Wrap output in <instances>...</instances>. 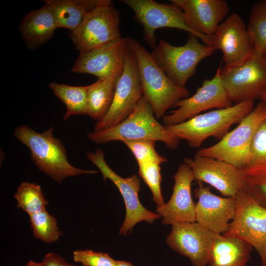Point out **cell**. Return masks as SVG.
Instances as JSON below:
<instances>
[{
    "mask_svg": "<svg viewBox=\"0 0 266 266\" xmlns=\"http://www.w3.org/2000/svg\"><path fill=\"white\" fill-rule=\"evenodd\" d=\"M221 74L223 85L233 103L261 100L266 92V56L255 48L244 62L224 67Z\"/></svg>",
    "mask_w": 266,
    "mask_h": 266,
    "instance_id": "obj_7",
    "label": "cell"
},
{
    "mask_svg": "<svg viewBox=\"0 0 266 266\" xmlns=\"http://www.w3.org/2000/svg\"><path fill=\"white\" fill-rule=\"evenodd\" d=\"M184 163L191 168L195 181L208 184L224 197H235L245 188L243 169L230 163L197 154L184 159Z\"/></svg>",
    "mask_w": 266,
    "mask_h": 266,
    "instance_id": "obj_13",
    "label": "cell"
},
{
    "mask_svg": "<svg viewBox=\"0 0 266 266\" xmlns=\"http://www.w3.org/2000/svg\"><path fill=\"white\" fill-rule=\"evenodd\" d=\"M86 157L99 169L103 180H111L122 196L125 204L126 215L119 231L120 234L126 235L140 222L152 223L161 218L157 213L147 209L139 201L138 193L140 190V181L136 175L127 178L118 175L106 163L104 152L100 148L97 149L93 152H88Z\"/></svg>",
    "mask_w": 266,
    "mask_h": 266,
    "instance_id": "obj_11",
    "label": "cell"
},
{
    "mask_svg": "<svg viewBox=\"0 0 266 266\" xmlns=\"http://www.w3.org/2000/svg\"><path fill=\"white\" fill-rule=\"evenodd\" d=\"M33 234L35 238L46 243L58 240L62 235L57 220L46 210L29 215Z\"/></svg>",
    "mask_w": 266,
    "mask_h": 266,
    "instance_id": "obj_29",
    "label": "cell"
},
{
    "mask_svg": "<svg viewBox=\"0 0 266 266\" xmlns=\"http://www.w3.org/2000/svg\"><path fill=\"white\" fill-rule=\"evenodd\" d=\"M87 137L97 144L112 141L151 139L161 141L171 150L178 148L180 140L157 120L151 105L143 98L123 122L105 130L89 132Z\"/></svg>",
    "mask_w": 266,
    "mask_h": 266,
    "instance_id": "obj_3",
    "label": "cell"
},
{
    "mask_svg": "<svg viewBox=\"0 0 266 266\" xmlns=\"http://www.w3.org/2000/svg\"><path fill=\"white\" fill-rule=\"evenodd\" d=\"M53 131L50 127L38 133L26 125H21L15 129L14 135L29 148L32 159L38 169L57 182L61 183L68 177L98 172L72 166L67 161L64 145L54 136Z\"/></svg>",
    "mask_w": 266,
    "mask_h": 266,
    "instance_id": "obj_1",
    "label": "cell"
},
{
    "mask_svg": "<svg viewBox=\"0 0 266 266\" xmlns=\"http://www.w3.org/2000/svg\"><path fill=\"white\" fill-rule=\"evenodd\" d=\"M27 13L19 27L27 47L34 50L49 40L58 28L54 13L48 3Z\"/></svg>",
    "mask_w": 266,
    "mask_h": 266,
    "instance_id": "obj_21",
    "label": "cell"
},
{
    "mask_svg": "<svg viewBox=\"0 0 266 266\" xmlns=\"http://www.w3.org/2000/svg\"><path fill=\"white\" fill-rule=\"evenodd\" d=\"M194 190L196 204L195 221L207 230L219 234L227 230L233 219L236 207L235 197H220L213 194L209 187L197 182Z\"/></svg>",
    "mask_w": 266,
    "mask_h": 266,
    "instance_id": "obj_19",
    "label": "cell"
},
{
    "mask_svg": "<svg viewBox=\"0 0 266 266\" xmlns=\"http://www.w3.org/2000/svg\"><path fill=\"white\" fill-rule=\"evenodd\" d=\"M247 30L254 48L266 56V0L253 6Z\"/></svg>",
    "mask_w": 266,
    "mask_h": 266,
    "instance_id": "obj_28",
    "label": "cell"
},
{
    "mask_svg": "<svg viewBox=\"0 0 266 266\" xmlns=\"http://www.w3.org/2000/svg\"><path fill=\"white\" fill-rule=\"evenodd\" d=\"M142 98L136 59L129 49L123 71L116 84L111 105L105 115L97 121L94 131L105 130L123 122L133 112Z\"/></svg>",
    "mask_w": 266,
    "mask_h": 266,
    "instance_id": "obj_10",
    "label": "cell"
},
{
    "mask_svg": "<svg viewBox=\"0 0 266 266\" xmlns=\"http://www.w3.org/2000/svg\"><path fill=\"white\" fill-rule=\"evenodd\" d=\"M173 178L174 183L169 200L156 209L162 218L163 224L196 222V204L191 194V185L195 179L191 168L184 163L179 166Z\"/></svg>",
    "mask_w": 266,
    "mask_h": 266,
    "instance_id": "obj_20",
    "label": "cell"
},
{
    "mask_svg": "<svg viewBox=\"0 0 266 266\" xmlns=\"http://www.w3.org/2000/svg\"><path fill=\"white\" fill-rule=\"evenodd\" d=\"M116 266H134L131 263L124 261L116 260Z\"/></svg>",
    "mask_w": 266,
    "mask_h": 266,
    "instance_id": "obj_35",
    "label": "cell"
},
{
    "mask_svg": "<svg viewBox=\"0 0 266 266\" xmlns=\"http://www.w3.org/2000/svg\"><path fill=\"white\" fill-rule=\"evenodd\" d=\"M107 0H46L52 7L58 28L74 31L86 15Z\"/></svg>",
    "mask_w": 266,
    "mask_h": 266,
    "instance_id": "obj_23",
    "label": "cell"
},
{
    "mask_svg": "<svg viewBox=\"0 0 266 266\" xmlns=\"http://www.w3.org/2000/svg\"><path fill=\"white\" fill-rule=\"evenodd\" d=\"M138 165V174L151 191L157 208L163 206L165 202L161 187L162 175L160 164L147 163L139 164Z\"/></svg>",
    "mask_w": 266,
    "mask_h": 266,
    "instance_id": "obj_30",
    "label": "cell"
},
{
    "mask_svg": "<svg viewBox=\"0 0 266 266\" xmlns=\"http://www.w3.org/2000/svg\"><path fill=\"white\" fill-rule=\"evenodd\" d=\"M212 46L221 50L225 67L242 64L252 54L254 47L240 16L233 13L221 23L212 36Z\"/></svg>",
    "mask_w": 266,
    "mask_h": 266,
    "instance_id": "obj_18",
    "label": "cell"
},
{
    "mask_svg": "<svg viewBox=\"0 0 266 266\" xmlns=\"http://www.w3.org/2000/svg\"><path fill=\"white\" fill-rule=\"evenodd\" d=\"M49 87L53 94L66 105L64 121L73 115H88V85L74 86L52 82L49 84Z\"/></svg>",
    "mask_w": 266,
    "mask_h": 266,
    "instance_id": "obj_25",
    "label": "cell"
},
{
    "mask_svg": "<svg viewBox=\"0 0 266 266\" xmlns=\"http://www.w3.org/2000/svg\"><path fill=\"white\" fill-rule=\"evenodd\" d=\"M120 2L133 10L135 19L143 25L144 38L152 49L157 45L155 32L159 28L177 29L197 36L185 23L182 10L172 2L169 4L159 3L153 0H122Z\"/></svg>",
    "mask_w": 266,
    "mask_h": 266,
    "instance_id": "obj_14",
    "label": "cell"
},
{
    "mask_svg": "<svg viewBox=\"0 0 266 266\" xmlns=\"http://www.w3.org/2000/svg\"><path fill=\"white\" fill-rule=\"evenodd\" d=\"M42 262L45 266H74L66 263L63 257L53 252L46 254Z\"/></svg>",
    "mask_w": 266,
    "mask_h": 266,
    "instance_id": "obj_34",
    "label": "cell"
},
{
    "mask_svg": "<svg viewBox=\"0 0 266 266\" xmlns=\"http://www.w3.org/2000/svg\"><path fill=\"white\" fill-rule=\"evenodd\" d=\"M221 72L220 67L213 77L204 80L192 96L177 101L172 106L177 108L162 118L164 125L169 126L181 123L209 109L232 106L233 103L223 85Z\"/></svg>",
    "mask_w": 266,
    "mask_h": 266,
    "instance_id": "obj_12",
    "label": "cell"
},
{
    "mask_svg": "<svg viewBox=\"0 0 266 266\" xmlns=\"http://www.w3.org/2000/svg\"><path fill=\"white\" fill-rule=\"evenodd\" d=\"M166 237L173 251L188 258L193 266H206L212 246L219 235L196 222L171 225Z\"/></svg>",
    "mask_w": 266,
    "mask_h": 266,
    "instance_id": "obj_16",
    "label": "cell"
},
{
    "mask_svg": "<svg viewBox=\"0 0 266 266\" xmlns=\"http://www.w3.org/2000/svg\"><path fill=\"white\" fill-rule=\"evenodd\" d=\"M14 198L17 207L29 215L46 210L48 204L40 185L27 182H22L17 188Z\"/></svg>",
    "mask_w": 266,
    "mask_h": 266,
    "instance_id": "obj_27",
    "label": "cell"
},
{
    "mask_svg": "<svg viewBox=\"0 0 266 266\" xmlns=\"http://www.w3.org/2000/svg\"><path fill=\"white\" fill-rule=\"evenodd\" d=\"M119 24V11L107 0L88 12L69 37L80 53L86 52L122 37Z\"/></svg>",
    "mask_w": 266,
    "mask_h": 266,
    "instance_id": "obj_9",
    "label": "cell"
},
{
    "mask_svg": "<svg viewBox=\"0 0 266 266\" xmlns=\"http://www.w3.org/2000/svg\"><path fill=\"white\" fill-rule=\"evenodd\" d=\"M253 109L254 100H248L227 108L200 114L181 123L166 127L179 140H185L191 147L198 148L208 137L221 139L231 126L239 123Z\"/></svg>",
    "mask_w": 266,
    "mask_h": 266,
    "instance_id": "obj_4",
    "label": "cell"
},
{
    "mask_svg": "<svg viewBox=\"0 0 266 266\" xmlns=\"http://www.w3.org/2000/svg\"><path fill=\"white\" fill-rule=\"evenodd\" d=\"M236 199L234 218L222 235L247 242L258 252L262 266H266V208L254 200L245 189Z\"/></svg>",
    "mask_w": 266,
    "mask_h": 266,
    "instance_id": "obj_8",
    "label": "cell"
},
{
    "mask_svg": "<svg viewBox=\"0 0 266 266\" xmlns=\"http://www.w3.org/2000/svg\"><path fill=\"white\" fill-rule=\"evenodd\" d=\"M264 106V109L266 115V101H262Z\"/></svg>",
    "mask_w": 266,
    "mask_h": 266,
    "instance_id": "obj_37",
    "label": "cell"
},
{
    "mask_svg": "<svg viewBox=\"0 0 266 266\" xmlns=\"http://www.w3.org/2000/svg\"><path fill=\"white\" fill-rule=\"evenodd\" d=\"M156 141L151 139L126 140L124 142L133 154L138 164L157 163L162 164L167 161L166 158L156 150Z\"/></svg>",
    "mask_w": 266,
    "mask_h": 266,
    "instance_id": "obj_31",
    "label": "cell"
},
{
    "mask_svg": "<svg viewBox=\"0 0 266 266\" xmlns=\"http://www.w3.org/2000/svg\"><path fill=\"white\" fill-rule=\"evenodd\" d=\"M245 189L254 200L266 208V175L247 177Z\"/></svg>",
    "mask_w": 266,
    "mask_h": 266,
    "instance_id": "obj_33",
    "label": "cell"
},
{
    "mask_svg": "<svg viewBox=\"0 0 266 266\" xmlns=\"http://www.w3.org/2000/svg\"><path fill=\"white\" fill-rule=\"evenodd\" d=\"M73 260L84 266H116V260L108 254L89 249L74 251Z\"/></svg>",
    "mask_w": 266,
    "mask_h": 266,
    "instance_id": "obj_32",
    "label": "cell"
},
{
    "mask_svg": "<svg viewBox=\"0 0 266 266\" xmlns=\"http://www.w3.org/2000/svg\"><path fill=\"white\" fill-rule=\"evenodd\" d=\"M118 78H98L96 82L88 85V115L94 120L97 121L100 120L108 112Z\"/></svg>",
    "mask_w": 266,
    "mask_h": 266,
    "instance_id": "obj_24",
    "label": "cell"
},
{
    "mask_svg": "<svg viewBox=\"0 0 266 266\" xmlns=\"http://www.w3.org/2000/svg\"><path fill=\"white\" fill-rule=\"evenodd\" d=\"M261 101H266V92L265 95L264 96V97H263V98L262 99V100H261Z\"/></svg>",
    "mask_w": 266,
    "mask_h": 266,
    "instance_id": "obj_38",
    "label": "cell"
},
{
    "mask_svg": "<svg viewBox=\"0 0 266 266\" xmlns=\"http://www.w3.org/2000/svg\"><path fill=\"white\" fill-rule=\"evenodd\" d=\"M253 248L242 239L219 234L210 251L206 266H246Z\"/></svg>",
    "mask_w": 266,
    "mask_h": 266,
    "instance_id": "obj_22",
    "label": "cell"
},
{
    "mask_svg": "<svg viewBox=\"0 0 266 266\" xmlns=\"http://www.w3.org/2000/svg\"><path fill=\"white\" fill-rule=\"evenodd\" d=\"M199 39L189 33L187 42L181 46H174L162 39L151 53L160 67L179 87L185 88L198 64L216 50L211 45L201 44Z\"/></svg>",
    "mask_w": 266,
    "mask_h": 266,
    "instance_id": "obj_5",
    "label": "cell"
},
{
    "mask_svg": "<svg viewBox=\"0 0 266 266\" xmlns=\"http://www.w3.org/2000/svg\"><path fill=\"white\" fill-rule=\"evenodd\" d=\"M242 169L247 177L266 175V117L255 133L248 162Z\"/></svg>",
    "mask_w": 266,
    "mask_h": 266,
    "instance_id": "obj_26",
    "label": "cell"
},
{
    "mask_svg": "<svg viewBox=\"0 0 266 266\" xmlns=\"http://www.w3.org/2000/svg\"><path fill=\"white\" fill-rule=\"evenodd\" d=\"M129 50L128 38L121 37L89 51L79 53L71 71L98 78H118Z\"/></svg>",
    "mask_w": 266,
    "mask_h": 266,
    "instance_id": "obj_15",
    "label": "cell"
},
{
    "mask_svg": "<svg viewBox=\"0 0 266 266\" xmlns=\"http://www.w3.org/2000/svg\"><path fill=\"white\" fill-rule=\"evenodd\" d=\"M26 266H45L43 262L36 263L32 261H29Z\"/></svg>",
    "mask_w": 266,
    "mask_h": 266,
    "instance_id": "obj_36",
    "label": "cell"
},
{
    "mask_svg": "<svg viewBox=\"0 0 266 266\" xmlns=\"http://www.w3.org/2000/svg\"><path fill=\"white\" fill-rule=\"evenodd\" d=\"M182 10L187 26L204 44L212 46V36L229 12L225 0H171Z\"/></svg>",
    "mask_w": 266,
    "mask_h": 266,
    "instance_id": "obj_17",
    "label": "cell"
},
{
    "mask_svg": "<svg viewBox=\"0 0 266 266\" xmlns=\"http://www.w3.org/2000/svg\"><path fill=\"white\" fill-rule=\"evenodd\" d=\"M127 38L129 48L136 59L143 98L151 105L156 118H163L177 101L189 97L190 92L173 83L138 41Z\"/></svg>",
    "mask_w": 266,
    "mask_h": 266,
    "instance_id": "obj_2",
    "label": "cell"
},
{
    "mask_svg": "<svg viewBox=\"0 0 266 266\" xmlns=\"http://www.w3.org/2000/svg\"><path fill=\"white\" fill-rule=\"evenodd\" d=\"M266 117L261 101L235 129L215 144L199 149L196 154L221 160L243 169L248 162L255 133Z\"/></svg>",
    "mask_w": 266,
    "mask_h": 266,
    "instance_id": "obj_6",
    "label": "cell"
}]
</instances>
